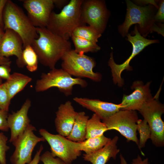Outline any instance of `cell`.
Here are the masks:
<instances>
[{
    "label": "cell",
    "mask_w": 164,
    "mask_h": 164,
    "mask_svg": "<svg viewBox=\"0 0 164 164\" xmlns=\"http://www.w3.org/2000/svg\"><path fill=\"white\" fill-rule=\"evenodd\" d=\"M38 37L31 46L43 65L52 69L67 52L71 50L69 41L56 35L46 27H36Z\"/></svg>",
    "instance_id": "6da1fadb"
},
{
    "label": "cell",
    "mask_w": 164,
    "mask_h": 164,
    "mask_svg": "<svg viewBox=\"0 0 164 164\" xmlns=\"http://www.w3.org/2000/svg\"><path fill=\"white\" fill-rule=\"evenodd\" d=\"M83 1L71 0L60 13L52 11L46 28L53 33L69 40L77 28L86 25L81 15Z\"/></svg>",
    "instance_id": "7a4b0ae2"
},
{
    "label": "cell",
    "mask_w": 164,
    "mask_h": 164,
    "mask_svg": "<svg viewBox=\"0 0 164 164\" xmlns=\"http://www.w3.org/2000/svg\"><path fill=\"white\" fill-rule=\"evenodd\" d=\"M127 12L124 22L118 27L120 33L123 37L128 34L130 27L133 24H138V31L144 36L152 31L164 35L162 26L157 25L155 20L154 5L138 6L130 0L126 1Z\"/></svg>",
    "instance_id": "3957f363"
},
{
    "label": "cell",
    "mask_w": 164,
    "mask_h": 164,
    "mask_svg": "<svg viewBox=\"0 0 164 164\" xmlns=\"http://www.w3.org/2000/svg\"><path fill=\"white\" fill-rule=\"evenodd\" d=\"M3 18V29H10L16 33L22 40L23 49L28 45H31L33 41L38 37L36 27L27 15L12 1L7 0Z\"/></svg>",
    "instance_id": "277c9868"
},
{
    "label": "cell",
    "mask_w": 164,
    "mask_h": 164,
    "mask_svg": "<svg viewBox=\"0 0 164 164\" xmlns=\"http://www.w3.org/2000/svg\"><path fill=\"white\" fill-rule=\"evenodd\" d=\"M88 84L80 78H73L62 69L55 68L47 73H43L36 81L35 90L37 92H43L52 87H56L67 97L72 94L73 87L78 85L87 87Z\"/></svg>",
    "instance_id": "5b68a950"
},
{
    "label": "cell",
    "mask_w": 164,
    "mask_h": 164,
    "mask_svg": "<svg viewBox=\"0 0 164 164\" xmlns=\"http://www.w3.org/2000/svg\"><path fill=\"white\" fill-rule=\"evenodd\" d=\"M62 69L71 76L76 78H87L98 82L102 79L101 74L93 71L96 65L94 59L76 53L71 49L66 52L62 57Z\"/></svg>",
    "instance_id": "8992f818"
},
{
    "label": "cell",
    "mask_w": 164,
    "mask_h": 164,
    "mask_svg": "<svg viewBox=\"0 0 164 164\" xmlns=\"http://www.w3.org/2000/svg\"><path fill=\"white\" fill-rule=\"evenodd\" d=\"M159 92L145 103L139 111L147 122L151 130L153 144L157 147L164 145V123L161 118L164 112L163 104L159 100Z\"/></svg>",
    "instance_id": "52a82bcc"
},
{
    "label": "cell",
    "mask_w": 164,
    "mask_h": 164,
    "mask_svg": "<svg viewBox=\"0 0 164 164\" xmlns=\"http://www.w3.org/2000/svg\"><path fill=\"white\" fill-rule=\"evenodd\" d=\"M132 32L135 34L134 36H132L128 33L126 36L127 40L132 46V52L128 58L121 64H117L114 61L112 52L108 62V66L111 69L113 82L119 87H122L124 84V80L121 77L122 72L125 70H131L132 69L129 65L132 59L147 46L159 42L158 40L147 39L143 36L138 31L137 25L135 26Z\"/></svg>",
    "instance_id": "ba28073f"
},
{
    "label": "cell",
    "mask_w": 164,
    "mask_h": 164,
    "mask_svg": "<svg viewBox=\"0 0 164 164\" xmlns=\"http://www.w3.org/2000/svg\"><path fill=\"white\" fill-rule=\"evenodd\" d=\"M135 111L121 110L106 119L102 120L108 130H115L128 141L135 142L138 146L137 137V122L138 120Z\"/></svg>",
    "instance_id": "9c48e42d"
},
{
    "label": "cell",
    "mask_w": 164,
    "mask_h": 164,
    "mask_svg": "<svg viewBox=\"0 0 164 164\" xmlns=\"http://www.w3.org/2000/svg\"><path fill=\"white\" fill-rule=\"evenodd\" d=\"M36 130V128L31 124L22 134L12 143L15 147L10 158L12 164H27L32 160V154L36 145L45 141L42 137L34 134Z\"/></svg>",
    "instance_id": "30bf717a"
},
{
    "label": "cell",
    "mask_w": 164,
    "mask_h": 164,
    "mask_svg": "<svg viewBox=\"0 0 164 164\" xmlns=\"http://www.w3.org/2000/svg\"><path fill=\"white\" fill-rule=\"evenodd\" d=\"M104 1L84 0L81 7V17L83 22L88 24L101 34L104 31L109 16Z\"/></svg>",
    "instance_id": "8fae6325"
},
{
    "label": "cell",
    "mask_w": 164,
    "mask_h": 164,
    "mask_svg": "<svg viewBox=\"0 0 164 164\" xmlns=\"http://www.w3.org/2000/svg\"><path fill=\"white\" fill-rule=\"evenodd\" d=\"M39 132L49 145L53 156L59 158L66 164H71L80 155L81 152L71 148L65 137L52 134L43 128L40 129Z\"/></svg>",
    "instance_id": "7c38bea8"
},
{
    "label": "cell",
    "mask_w": 164,
    "mask_h": 164,
    "mask_svg": "<svg viewBox=\"0 0 164 164\" xmlns=\"http://www.w3.org/2000/svg\"><path fill=\"white\" fill-rule=\"evenodd\" d=\"M23 5L35 27H46L54 5L53 0H26Z\"/></svg>",
    "instance_id": "4fadbf2b"
},
{
    "label": "cell",
    "mask_w": 164,
    "mask_h": 164,
    "mask_svg": "<svg viewBox=\"0 0 164 164\" xmlns=\"http://www.w3.org/2000/svg\"><path fill=\"white\" fill-rule=\"evenodd\" d=\"M150 84L151 82H149L145 84L140 80L133 82L131 89L134 90L128 95H124L121 110L139 111L145 103L153 97L150 89Z\"/></svg>",
    "instance_id": "5bb4252c"
},
{
    "label": "cell",
    "mask_w": 164,
    "mask_h": 164,
    "mask_svg": "<svg viewBox=\"0 0 164 164\" xmlns=\"http://www.w3.org/2000/svg\"><path fill=\"white\" fill-rule=\"evenodd\" d=\"M0 40V54L9 58L15 56L17 57L16 63L18 67L23 68L25 66L22 56L23 43L20 36L10 29L5 30Z\"/></svg>",
    "instance_id": "9a60e30c"
},
{
    "label": "cell",
    "mask_w": 164,
    "mask_h": 164,
    "mask_svg": "<svg viewBox=\"0 0 164 164\" xmlns=\"http://www.w3.org/2000/svg\"><path fill=\"white\" fill-rule=\"evenodd\" d=\"M31 102L27 99L19 110L8 114L7 122L11 135L9 142L12 143L25 132L30 125V121L28 116Z\"/></svg>",
    "instance_id": "2e32d148"
},
{
    "label": "cell",
    "mask_w": 164,
    "mask_h": 164,
    "mask_svg": "<svg viewBox=\"0 0 164 164\" xmlns=\"http://www.w3.org/2000/svg\"><path fill=\"white\" fill-rule=\"evenodd\" d=\"M73 101L94 113L102 120L107 119L123 108L121 103L115 104L98 99L76 97Z\"/></svg>",
    "instance_id": "e0dca14e"
},
{
    "label": "cell",
    "mask_w": 164,
    "mask_h": 164,
    "mask_svg": "<svg viewBox=\"0 0 164 164\" xmlns=\"http://www.w3.org/2000/svg\"><path fill=\"white\" fill-rule=\"evenodd\" d=\"M77 114L70 101L60 104L56 112L55 120V127L59 134L66 137L69 135Z\"/></svg>",
    "instance_id": "ac0fdd59"
},
{
    "label": "cell",
    "mask_w": 164,
    "mask_h": 164,
    "mask_svg": "<svg viewBox=\"0 0 164 164\" xmlns=\"http://www.w3.org/2000/svg\"><path fill=\"white\" fill-rule=\"evenodd\" d=\"M118 139V136H115L98 151L91 154H83L84 159L92 164H106L111 158L115 159L120 151L117 145Z\"/></svg>",
    "instance_id": "d6986e66"
},
{
    "label": "cell",
    "mask_w": 164,
    "mask_h": 164,
    "mask_svg": "<svg viewBox=\"0 0 164 164\" xmlns=\"http://www.w3.org/2000/svg\"><path fill=\"white\" fill-rule=\"evenodd\" d=\"M111 140V138L106 137L103 135L95 138L87 139L80 142H73L68 139L67 142L73 149L78 151H83L86 154H88L101 149Z\"/></svg>",
    "instance_id": "ffe728a7"
},
{
    "label": "cell",
    "mask_w": 164,
    "mask_h": 164,
    "mask_svg": "<svg viewBox=\"0 0 164 164\" xmlns=\"http://www.w3.org/2000/svg\"><path fill=\"white\" fill-rule=\"evenodd\" d=\"M32 80L31 77L20 73L14 72L11 74L5 83L11 100L23 90Z\"/></svg>",
    "instance_id": "44dd1931"
},
{
    "label": "cell",
    "mask_w": 164,
    "mask_h": 164,
    "mask_svg": "<svg viewBox=\"0 0 164 164\" xmlns=\"http://www.w3.org/2000/svg\"><path fill=\"white\" fill-rule=\"evenodd\" d=\"M89 117L85 112H78L72 130L66 138L75 142H80L86 139V127Z\"/></svg>",
    "instance_id": "7402d4cb"
},
{
    "label": "cell",
    "mask_w": 164,
    "mask_h": 164,
    "mask_svg": "<svg viewBox=\"0 0 164 164\" xmlns=\"http://www.w3.org/2000/svg\"><path fill=\"white\" fill-rule=\"evenodd\" d=\"M95 114L89 119L87 125L86 139L101 136L108 130L105 124Z\"/></svg>",
    "instance_id": "603a6c76"
},
{
    "label": "cell",
    "mask_w": 164,
    "mask_h": 164,
    "mask_svg": "<svg viewBox=\"0 0 164 164\" xmlns=\"http://www.w3.org/2000/svg\"><path fill=\"white\" fill-rule=\"evenodd\" d=\"M71 38L75 46L74 50L78 53L84 54L89 52H96L101 49L97 43L74 36H72Z\"/></svg>",
    "instance_id": "cb8c5ba5"
},
{
    "label": "cell",
    "mask_w": 164,
    "mask_h": 164,
    "mask_svg": "<svg viewBox=\"0 0 164 164\" xmlns=\"http://www.w3.org/2000/svg\"><path fill=\"white\" fill-rule=\"evenodd\" d=\"M101 36V34L93 27L86 25L77 28L72 35V36L81 38L96 43H97L98 39Z\"/></svg>",
    "instance_id": "d4e9b609"
},
{
    "label": "cell",
    "mask_w": 164,
    "mask_h": 164,
    "mask_svg": "<svg viewBox=\"0 0 164 164\" xmlns=\"http://www.w3.org/2000/svg\"><path fill=\"white\" fill-rule=\"evenodd\" d=\"M22 56L25 65L29 71L33 72L37 70L38 59L31 45H28L23 48Z\"/></svg>",
    "instance_id": "484cf974"
},
{
    "label": "cell",
    "mask_w": 164,
    "mask_h": 164,
    "mask_svg": "<svg viewBox=\"0 0 164 164\" xmlns=\"http://www.w3.org/2000/svg\"><path fill=\"white\" fill-rule=\"evenodd\" d=\"M137 130L140 135L138 147L141 151L142 153L144 155L141 150V149L145 146L148 139L150 138L151 130L146 121L144 119L142 120L139 119L137 122Z\"/></svg>",
    "instance_id": "4316f807"
},
{
    "label": "cell",
    "mask_w": 164,
    "mask_h": 164,
    "mask_svg": "<svg viewBox=\"0 0 164 164\" xmlns=\"http://www.w3.org/2000/svg\"><path fill=\"white\" fill-rule=\"evenodd\" d=\"M11 100L5 83L0 84V110L8 112Z\"/></svg>",
    "instance_id": "83f0119b"
},
{
    "label": "cell",
    "mask_w": 164,
    "mask_h": 164,
    "mask_svg": "<svg viewBox=\"0 0 164 164\" xmlns=\"http://www.w3.org/2000/svg\"><path fill=\"white\" fill-rule=\"evenodd\" d=\"M8 140L3 133L0 132V164H7L6 154L10 149L7 144Z\"/></svg>",
    "instance_id": "f1b7e54d"
},
{
    "label": "cell",
    "mask_w": 164,
    "mask_h": 164,
    "mask_svg": "<svg viewBox=\"0 0 164 164\" xmlns=\"http://www.w3.org/2000/svg\"><path fill=\"white\" fill-rule=\"evenodd\" d=\"M40 161L44 164H66L59 158L53 157L49 151L45 152L40 156Z\"/></svg>",
    "instance_id": "f546056e"
},
{
    "label": "cell",
    "mask_w": 164,
    "mask_h": 164,
    "mask_svg": "<svg viewBox=\"0 0 164 164\" xmlns=\"http://www.w3.org/2000/svg\"><path fill=\"white\" fill-rule=\"evenodd\" d=\"M8 111L0 110V131L8 132L9 128L7 122Z\"/></svg>",
    "instance_id": "4dcf8cb0"
},
{
    "label": "cell",
    "mask_w": 164,
    "mask_h": 164,
    "mask_svg": "<svg viewBox=\"0 0 164 164\" xmlns=\"http://www.w3.org/2000/svg\"><path fill=\"white\" fill-rule=\"evenodd\" d=\"M164 2L160 1L158 11L155 15L154 20L156 21L163 22L164 19Z\"/></svg>",
    "instance_id": "1f68e13d"
},
{
    "label": "cell",
    "mask_w": 164,
    "mask_h": 164,
    "mask_svg": "<svg viewBox=\"0 0 164 164\" xmlns=\"http://www.w3.org/2000/svg\"><path fill=\"white\" fill-rule=\"evenodd\" d=\"M10 66L0 65V77L7 80L10 76Z\"/></svg>",
    "instance_id": "d6a6232c"
},
{
    "label": "cell",
    "mask_w": 164,
    "mask_h": 164,
    "mask_svg": "<svg viewBox=\"0 0 164 164\" xmlns=\"http://www.w3.org/2000/svg\"><path fill=\"white\" fill-rule=\"evenodd\" d=\"M43 149V146L41 145L36 151L33 159L29 163L27 164H38L40 161V154Z\"/></svg>",
    "instance_id": "836d02e7"
},
{
    "label": "cell",
    "mask_w": 164,
    "mask_h": 164,
    "mask_svg": "<svg viewBox=\"0 0 164 164\" xmlns=\"http://www.w3.org/2000/svg\"><path fill=\"white\" fill-rule=\"evenodd\" d=\"M7 0H0V27L3 28V14L4 8Z\"/></svg>",
    "instance_id": "e575fe53"
},
{
    "label": "cell",
    "mask_w": 164,
    "mask_h": 164,
    "mask_svg": "<svg viewBox=\"0 0 164 164\" xmlns=\"http://www.w3.org/2000/svg\"><path fill=\"white\" fill-rule=\"evenodd\" d=\"M132 164H149L147 158L142 160L139 155H138L136 158L132 160Z\"/></svg>",
    "instance_id": "d590c367"
},
{
    "label": "cell",
    "mask_w": 164,
    "mask_h": 164,
    "mask_svg": "<svg viewBox=\"0 0 164 164\" xmlns=\"http://www.w3.org/2000/svg\"><path fill=\"white\" fill-rule=\"evenodd\" d=\"M11 63V61L9 58L3 57L0 54V65L10 66Z\"/></svg>",
    "instance_id": "8d00e7d4"
},
{
    "label": "cell",
    "mask_w": 164,
    "mask_h": 164,
    "mask_svg": "<svg viewBox=\"0 0 164 164\" xmlns=\"http://www.w3.org/2000/svg\"><path fill=\"white\" fill-rule=\"evenodd\" d=\"M54 5L58 8H61L67 2V1L64 0H53Z\"/></svg>",
    "instance_id": "74e56055"
},
{
    "label": "cell",
    "mask_w": 164,
    "mask_h": 164,
    "mask_svg": "<svg viewBox=\"0 0 164 164\" xmlns=\"http://www.w3.org/2000/svg\"><path fill=\"white\" fill-rule=\"evenodd\" d=\"M120 159L121 164H127L126 160L121 154L120 155Z\"/></svg>",
    "instance_id": "f35d334b"
},
{
    "label": "cell",
    "mask_w": 164,
    "mask_h": 164,
    "mask_svg": "<svg viewBox=\"0 0 164 164\" xmlns=\"http://www.w3.org/2000/svg\"><path fill=\"white\" fill-rule=\"evenodd\" d=\"M4 32L3 31L2 28H0V40L1 39Z\"/></svg>",
    "instance_id": "ab89813d"
},
{
    "label": "cell",
    "mask_w": 164,
    "mask_h": 164,
    "mask_svg": "<svg viewBox=\"0 0 164 164\" xmlns=\"http://www.w3.org/2000/svg\"><path fill=\"white\" fill-rule=\"evenodd\" d=\"M1 78L0 77V84H1L2 83V80H1Z\"/></svg>",
    "instance_id": "60d3db41"
},
{
    "label": "cell",
    "mask_w": 164,
    "mask_h": 164,
    "mask_svg": "<svg viewBox=\"0 0 164 164\" xmlns=\"http://www.w3.org/2000/svg\"></svg>",
    "instance_id": "b9f144b4"
}]
</instances>
